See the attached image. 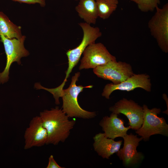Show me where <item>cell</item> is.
<instances>
[{
  "mask_svg": "<svg viewBox=\"0 0 168 168\" xmlns=\"http://www.w3.org/2000/svg\"><path fill=\"white\" fill-rule=\"evenodd\" d=\"M26 150L33 147H40L46 144L47 133L39 116L32 118L24 135Z\"/></svg>",
  "mask_w": 168,
  "mask_h": 168,
  "instance_id": "cell-12",
  "label": "cell"
},
{
  "mask_svg": "<svg viewBox=\"0 0 168 168\" xmlns=\"http://www.w3.org/2000/svg\"><path fill=\"white\" fill-rule=\"evenodd\" d=\"M94 150L103 158L109 159L120 149L122 140L115 141L106 137L104 133H99L93 138Z\"/></svg>",
  "mask_w": 168,
  "mask_h": 168,
  "instance_id": "cell-14",
  "label": "cell"
},
{
  "mask_svg": "<svg viewBox=\"0 0 168 168\" xmlns=\"http://www.w3.org/2000/svg\"><path fill=\"white\" fill-rule=\"evenodd\" d=\"M20 3H24L28 4H35L38 3L42 7H44L46 5V0H12Z\"/></svg>",
  "mask_w": 168,
  "mask_h": 168,
  "instance_id": "cell-19",
  "label": "cell"
},
{
  "mask_svg": "<svg viewBox=\"0 0 168 168\" xmlns=\"http://www.w3.org/2000/svg\"><path fill=\"white\" fill-rule=\"evenodd\" d=\"M80 75V72L75 73L71 79L69 87L63 89L61 92V97L63 100L62 110L69 118H78L83 119H90L95 117L97 115L96 112L86 110L81 107L78 101V96L84 88H91L92 85L83 86L77 85Z\"/></svg>",
  "mask_w": 168,
  "mask_h": 168,
  "instance_id": "cell-2",
  "label": "cell"
},
{
  "mask_svg": "<svg viewBox=\"0 0 168 168\" xmlns=\"http://www.w3.org/2000/svg\"><path fill=\"white\" fill-rule=\"evenodd\" d=\"M75 1H78V0H75Z\"/></svg>",
  "mask_w": 168,
  "mask_h": 168,
  "instance_id": "cell-21",
  "label": "cell"
},
{
  "mask_svg": "<svg viewBox=\"0 0 168 168\" xmlns=\"http://www.w3.org/2000/svg\"><path fill=\"white\" fill-rule=\"evenodd\" d=\"M143 121L141 127L135 133L145 141H148L153 135L161 134L168 137V125L163 117L158 116L161 112L160 108L149 109L144 104Z\"/></svg>",
  "mask_w": 168,
  "mask_h": 168,
  "instance_id": "cell-3",
  "label": "cell"
},
{
  "mask_svg": "<svg viewBox=\"0 0 168 168\" xmlns=\"http://www.w3.org/2000/svg\"><path fill=\"white\" fill-rule=\"evenodd\" d=\"M58 165L54 160L52 155L50 156L49 158L48 163L46 168H63Z\"/></svg>",
  "mask_w": 168,
  "mask_h": 168,
  "instance_id": "cell-20",
  "label": "cell"
},
{
  "mask_svg": "<svg viewBox=\"0 0 168 168\" xmlns=\"http://www.w3.org/2000/svg\"><path fill=\"white\" fill-rule=\"evenodd\" d=\"M93 72L98 77L110 81L114 84L122 82L134 74L130 64L116 60L98 66Z\"/></svg>",
  "mask_w": 168,
  "mask_h": 168,
  "instance_id": "cell-7",
  "label": "cell"
},
{
  "mask_svg": "<svg viewBox=\"0 0 168 168\" xmlns=\"http://www.w3.org/2000/svg\"><path fill=\"white\" fill-rule=\"evenodd\" d=\"M154 14L150 19L148 26L152 36L161 50L168 52V3L161 8L157 7Z\"/></svg>",
  "mask_w": 168,
  "mask_h": 168,
  "instance_id": "cell-6",
  "label": "cell"
},
{
  "mask_svg": "<svg viewBox=\"0 0 168 168\" xmlns=\"http://www.w3.org/2000/svg\"><path fill=\"white\" fill-rule=\"evenodd\" d=\"M79 67L80 70L94 69L112 61H116L104 45L101 43H94L89 45L83 53Z\"/></svg>",
  "mask_w": 168,
  "mask_h": 168,
  "instance_id": "cell-8",
  "label": "cell"
},
{
  "mask_svg": "<svg viewBox=\"0 0 168 168\" xmlns=\"http://www.w3.org/2000/svg\"><path fill=\"white\" fill-rule=\"evenodd\" d=\"M124 140L123 147L116 154L122 161L123 166L127 167L134 166L141 162L144 159L143 154L137 150L139 142L143 140L132 133L127 134L123 137Z\"/></svg>",
  "mask_w": 168,
  "mask_h": 168,
  "instance_id": "cell-10",
  "label": "cell"
},
{
  "mask_svg": "<svg viewBox=\"0 0 168 168\" xmlns=\"http://www.w3.org/2000/svg\"><path fill=\"white\" fill-rule=\"evenodd\" d=\"M40 117L47 133L46 144L57 145L64 142L69 137L76 121L69 117L58 106L40 113Z\"/></svg>",
  "mask_w": 168,
  "mask_h": 168,
  "instance_id": "cell-1",
  "label": "cell"
},
{
  "mask_svg": "<svg viewBox=\"0 0 168 168\" xmlns=\"http://www.w3.org/2000/svg\"><path fill=\"white\" fill-rule=\"evenodd\" d=\"M21 28L14 24L6 15L0 11V35L9 39L20 38L23 36Z\"/></svg>",
  "mask_w": 168,
  "mask_h": 168,
  "instance_id": "cell-16",
  "label": "cell"
},
{
  "mask_svg": "<svg viewBox=\"0 0 168 168\" xmlns=\"http://www.w3.org/2000/svg\"><path fill=\"white\" fill-rule=\"evenodd\" d=\"M83 32L81 42L75 48L69 49L66 53L68 60V67L66 72L64 80H67L73 68L77 64L86 48L89 45L95 43L96 40L102 35L100 28L92 27L85 22L78 24Z\"/></svg>",
  "mask_w": 168,
  "mask_h": 168,
  "instance_id": "cell-5",
  "label": "cell"
},
{
  "mask_svg": "<svg viewBox=\"0 0 168 168\" xmlns=\"http://www.w3.org/2000/svg\"><path fill=\"white\" fill-rule=\"evenodd\" d=\"M135 2L142 12H153L160 4V0H129Z\"/></svg>",
  "mask_w": 168,
  "mask_h": 168,
  "instance_id": "cell-18",
  "label": "cell"
},
{
  "mask_svg": "<svg viewBox=\"0 0 168 168\" xmlns=\"http://www.w3.org/2000/svg\"><path fill=\"white\" fill-rule=\"evenodd\" d=\"M75 10L80 17L89 24H95L98 17L96 0H78Z\"/></svg>",
  "mask_w": 168,
  "mask_h": 168,
  "instance_id": "cell-15",
  "label": "cell"
},
{
  "mask_svg": "<svg viewBox=\"0 0 168 168\" xmlns=\"http://www.w3.org/2000/svg\"></svg>",
  "mask_w": 168,
  "mask_h": 168,
  "instance_id": "cell-22",
  "label": "cell"
},
{
  "mask_svg": "<svg viewBox=\"0 0 168 168\" xmlns=\"http://www.w3.org/2000/svg\"><path fill=\"white\" fill-rule=\"evenodd\" d=\"M98 17L105 20L108 19L117 9L118 0H96Z\"/></svg>",
  "mask_w": 168,
  "mask_h": 168,
  "instance_id": "cell-17",
  "label": "cell"
},
{
  "mask_svg": "<svg viewBox=\"0 0 168 168\" xmlns=\"http://www.w3.org/2000/svg\"><path fill=\"white\" fill-rule=\"evenodd\" d=\"M124 120L118 117V114L112 113L109 116L104 117L99 124L102 128L105 136L114 140L118 137H122L127 134L128 131L131 129L129 126L125 127Z\"/></svg>",
  "mask_w": 168,
  "mask_h": 168,
  "instance_id": "cell-13",
  "label": "cell"
},
{
  "mask_svg": "<svg viewBox=\"0 0 168 168\" xmlns=\"http://www.w3.org/2000/svg\"><path fill=\"white\" fill-rule=\"evenodd\" d=\"M109 110L118 115L122 114L125 115L131 129L136 131L141 127L143 121V108L133 100L123 98L110 107Z\"/></svg>",
  "mask_w": 168,
  "mask_h": 168,
  "instance_id": "cell-9",
  "label": "cell"
},
{
  "mask_svg": "<svg viewBox=\"0 0 168 168\" xmlns=\"http://www.w3.org/2000/svg\"><path fill=\"white\" fill-rule=\"evenodd\" d=\"M152 84L150 76L146 74L134 73L126 80L118 84L108 83L105 86L102 96L109 99L110 96L115 90L129 91L140 88L147 92L151 91Z\"/></svg>",
  "mask_w": 168,
  "mask_h": 168,
  "instance_id": "cell-11",
  "label": "cell"
},
{
  "mask_svg": "<svg viewBox=\"0 0 168 168\" xmlns=\"http://www.w3.org/2000/svg\"><path fill=\"white\" fill-rule=\"evenodd\" d=\"M0 41L4 45L7 59L5 68L2 72H0V83L3 84L9 80V70L12 63L16 62L21 64V58L28 56L30 53L24 46L25 36L23 35L19 39H9L0 35Z\"/></svg>",
  "mask_w": 168,
  "mask_h": 168,
  "instance_id": "cell-4",
  "label": "cell"
}]
</instances>
